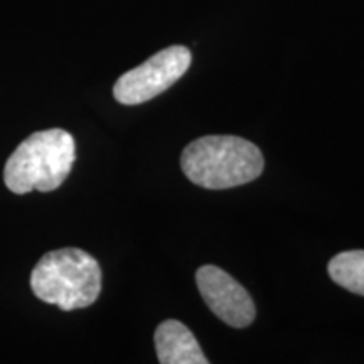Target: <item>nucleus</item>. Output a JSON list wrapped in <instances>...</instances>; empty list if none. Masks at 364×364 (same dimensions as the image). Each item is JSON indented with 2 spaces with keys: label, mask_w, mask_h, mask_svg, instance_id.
Here are the masks:
<instances>
[{
  "label": "nucleus",
  "mask_w": 364,
  "mask_h": 364,
  "mask_svg": "<svg viewBox=\"0 0 364 364\" xmlns=\"http://www.w3.org/2000/svg\"><path fill=\"white\" fill-rule=\"evenodd\" d=\"M156 351L162 364H208L198 341L182 322L169 318L156 331Z\"/></svg>",
  "instance_id": "6"
},
{
  "label": "nucleus",
  "mask_w": 364,
  "mask_h": 364,
  "mask_svg": "<svg viewBox=\"0 0 364 364\" xmlns=\"http://www.w3.org/2000/svg\"><path fill=\"white\" fill-rule=\"evenodd\" d=\"M31 289L36 297L61 311L90 307L102 292V268L85 250H53L36 263Z\"/></svg>",
  "instance_id": "3"
},
{
  "label": "nucleus",
  "mask_w": 364,
  "mask_h": 364,
  "mask_svg": "<svg viewBox=\"0 0 364 364\" xmlns=\"http://www.w3.org/2000/svg\"><path fill=\"white\" fill-rule=\"evenodd\" d=\"M196 282L206 306L228 326L243 329L255 318L252 295L230 273L220 267L204 265L196 273Z\"/></svg>",
  "instance_id": "5"
},
{
  "label": "nucleus",
  "mask_w": 364,
  "mask_h": 364,
  "mask_svg": "<svg viewBox=\"0 0 364 364\" xmlns=\"http://www.w3.org/2000/svg\"><path fill=\"white\" fill-rule=\"evenodd\" d=\"M191 51L186 46L162 49L134 70L122 75L113 86V97L122 105H140L159 97L189 70Z\"/></svg>",
  "instance_id": "4"
},
{
  "label": "nucleus",
  "mask_w": 364,
  "mask_h": 364,
  "mask_svg": "<svg viewBox=\"0 0 364 364\" xmlns=\"http://www.w3.org/2000/svg\"><path fill=\"white\" fill-rule=\"evenodd\" d=\"M331 279L349 292L364 295V250L336 255L327 265Z\"/></svg>",
  "instance_id": "7"
},
{
  "label": "nucleus",
  "mask_w": 364,
  "mask_h": 364,
  "mask_svg": "<svg viewBox=\"0 0 364 364\" xmlns=\"http://www.w3.org/2000/svg\"><path fill=\"white\" fill-rule=\"evenodd\" d=\"M182 171L196 186L230 189L260 177L263 156L250 140L233 135H208L182 150Z\"/></svg>",
  "instance_id": "1"
},
{
  "label": "nucleus",
  "mask_w": 364,
  "mask_h": 364,
  "mask_svg": "<svg viewBox=\"0 0 364 364\" xmlns=\"http://www.w3.org/2000/svg\"><path fill=\"white\" fill-rule=\"evenodd\" d=\"M75 159V139L66 130L36 132L11 154L4 169V182L14 194L51 193L70 176Z\"/></svg>",
  "instance_id": "2"
}]
</instances>
